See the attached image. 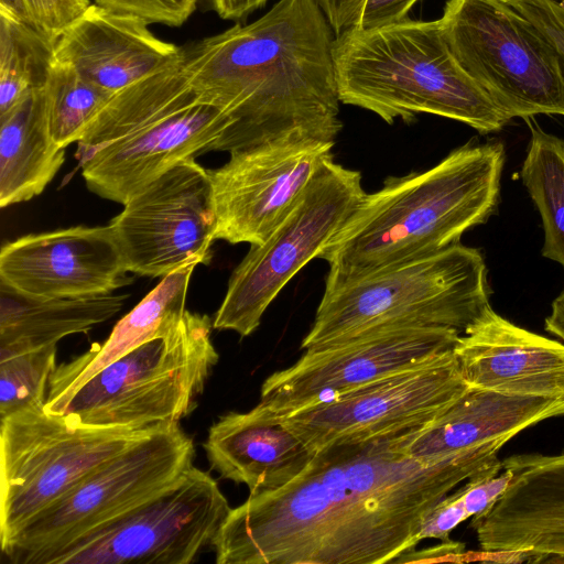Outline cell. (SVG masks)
<instances>
[{"label":"cell","instance_id":"cell-35","mask_svg":"<svg viewBox=\"0 0 564 564\" xmlns=\"http://www.w3.org/2000/svg\"><path fill=\"white\" fill-rule=\"evenodd\" d=\"M419 0H367L358 28H375L408 18Z\"/></svg>","mask_w":564,"mask_h":564},{"label":"cell","instance_id":"cell-9","mask_svg":"<svg viewBox=\"0 0 564 564\" xmlns=\"http://www.w3.org/2000/svg\"><path fill=\"white\" fill-rule=\"evenodd\" d=\"M160 425H85L47 411L45 404L0 419V546Z\"/></svg>","mask_w":564,"mask_h":564},{"label":"cell","instance_id":"cell-29","mask_svg":"<svg viewBox=\"0 0 564 564\" xmlns=\"http://www.w3.org/2000/svg\"><path fill=\"white\" fill-rule=\"evenodd\" d=\"M56 345L0 359V419L45 404Z\"/></svg>","mask_w":564,"mask_h":564},{"label":"cell","instance_id":"cell-26","mask_svg":"<svg viewBox=\"0 0 564 564\" xmlns=\"http://www.w3.org/2000/svg\"><path fill=\"white\" fill-rule=\"evenodd\" d=\"M523 120L531 138L521 180L542 218V254L564 268V140L545 132L533 117Z\"/></svg>","mask_w":564,"mask_h":564},{"label":"cell","instance_id":"cell-15","mask_svg":"<svg viewBox=\"0 0 564 564\" xmlns=\"http://www.w3.org/2000/svg\"><path fill=\"white\" fill-rule=\"evenodd\" d=\"M334 142L293 134L230 153L207 170L216 219L215 238L231 245H261L279 225Z\"/></svg>","mask_w":564,"mask_h":564},{"label":"cell","instance_id":"cell-36","mask_svg":"<svg viewBox=\"0 0 564 564\" xmlns=\"http://www.w3.org/2000/svg\"><path fill=\"white\" fill-rule=\"evenodd\" d=\"M464 543L447 540L420 551L415 547L411 549L397 557L393 563L456 561L464 555Z\"/></svg>","mask_w":564,"mask_h":564},{"label":"cell","instance_id":"cell-14","mask_svg":"<svg viewBox=\"0 0 564 564\" xmlns=\"http://www.w3.org/2000/svg\"><path fill=\"white\" fill-rule=\"evenodd\" d=\"M111 219L128 272L163 278L189 264H209L216 219L208 171L195 159L148 184Z\"/></svg>","mask_w":564,"mask_h":564},{"label":"cell","instance_id":"cell-18","mask_svg":"<svg viewBox=\"0 0 564 564\" xmlns=\"http://www.w3.org/2000/svg\"><path fill=\"white\" fill-rule=\"evenodd\" d=\"M512 478L484 513L473 517L482 551H527L531 562L564 563V453L502 460Z\"/></svg>","mask_w":564,"mask_h":564},{"label":"cell","instance_id":"cell-13","mask_svg":"<svg viewBox=\"0 0 564 564\" xmlns=\"http://www.w3.org/2000/svg\"><path fill=\"white\" fill-rule=\"evenodd\" d=\"M231 507L193 466L175 485L57 553L50 564H189L213 547Z\"/></svg>","mask_w":564,"mask_h":564},{"label":"cell","instance_id":"cell-10","mask_svg":"<svg viewBox=\"0 0 564 564\" xmlns=\"http://www.w3.org/2000/svg\"><path fill=\"white\" fill-rule=\"evenodd\" d=\"M438 20L456 62L510 119L564 116L558 56L510 0H448Z\"/></svg>","mask_w":564,"mask_h":564},{"label":"cell","instance_id":"cell-37","mask_svg":"<svg viewBox=\"0 0 564 564\" xmlns=\"http://www.w3.org/2000/svg\"><path fill=\"white\" fill-rule=\"evenodd\" d=\"M216 14L226 21H241L262 8L268 0H206Z\"/></svg>","mask_w":564,"mask_h":564},{"label":"cell","instance_id":"cell-32","mask_svg":"<svg viewBox=\"0 0 564 564\" xmlns=\"http://www.w3.org/2000/svg\"><path fill=\"white\" fill-rule=\"evenodd\" d=\"M556 52L564 73V7L555 0H510Z\"/></svg>","mask_w":564,"mask_h":564},{"label":"cell","instance_id":"cell-22","mask_svg":"<svg viewBox=\"0 0 564 564\" xmlns=\"http://www.w3.org/2000/svg\"><path fill=\"white\" fill-rule=\"evenodd\" d=\"M564 415V398L521 397L470 388L426 426L410 430L405 452L434 462L482 444L510 440L543 420Z\"/></svg>","mask_w":564,"mask_h":564},{"label":"cell","instance_id":"cell-34","mask_svg":"<svg viewBox=\"0 0 564 564\" xmlns=\"http://www.w3.org/2000/svg\"><path fill=\"white\" fill-rule=\"evenodd\" d=\"M335 36L358 28L367 0H315Z\"/></svg>","mask_w":564,"mask_h":564},{"label":"cell","instance_id":"cell-4","mask_svg":"<svg viewBox=\"0 0 564 564\" xmlns=\"http://www.w3.org/2000/svg\"><path fill=\"white\" fill-rule=\"evenodd\" d=\"M232 120L189 83L180 55L113 94L77 142L88 189L119 204L162 174L214 151Z\"/></svg>","mask_w":564,"mask_h":564},{"label":"cell","instance_id":"cell-12","mask_svg":"<svg viewBox=\"0 0 564 564\" xmlns=\"http://www.w3.org/2000/svg\"><path fill=\"white\" fill-rule=\"evenodd\" d=\"M468 389L449 350L280 419L316 454L426 426Z\"/></svg>","mask_w":564,"mask_h":564},{"label":"cell","instance_id":"cell-20","mask_svg":"<svg viewBox=\"0 0 564 564\" xmlns=\"http://www.w3.org/2000/svg\"><path fill=\"white\" fill-rule=\"evenodd\" d=\"M145 21L96 3L56 39L55 61L116 94L175 59L182 50L156 37Z\"/></svg>","mask_w":564,"mask_h":564},{"label":"cell","instance_id":"cell-3","mask_svg":"<svg viewBox=\"0 0 564 564\" xmlns=\"http://www.w3.org/2000/svg\"><path fill=\"white\" fill-rule=\"evenodd\" d=\"M503 163L500 141L467 143L424 172L388 177L318 253L329 268L325 286L458 243L495 210Z\"/></svg>","mask_w":564,"mask_h":564},{"label":"cell","instance_id":"cell-23","mask_svg":"<svg viewBox=\"0 0 564 564\" xmlns=\"http://www.w3.org/2000/svg\"><path fill=\"white\" fill-rule=\"evenodd\" d=\"M197 265L189 264L161 279L113 327L100 345L56 366L46 394L45 408L52 409L106 366L143 343L166 333L183 317L191 276Z\"/></svg>","mask_w":564,"mask_h":564},{"label":"cell","instance_id":"cell-16","mask_svg":"<svg viewBox=\"0 0 564 564\" xmlns=\"http://www.w3.org/2000/svg\"><path fill=\"white\" fill-rule=\"evenodd\" d=\"M459 335L444 327H389L304 350L292 366L264 380L260 403L279 417L291 415L453 350Z\"/></svg>","mask_w":564,"mask_h":564},{"label":"cell","instance_id":"cell-5","mask_svg":"<svg viewBox=\"0 0 564 564\" xmlns=\"http://www.w3.org/2000/svg\"><path fill=\"white\" fill-rule=\"evenodd\" d=\"M333 57L340 102L389 124L430 113L484 134L510 120L456 62L440 20L351 29L335 37Z\"/></svg>","mask_w":564,"mask_h":564},{"label":"cell","instance_id":"cell-19","mask_svg":"<svg viewBox=\"0 0 564 564\" xmlns=\"http://www.w3.org/2000/svg\"><path fill=\"white\" fill-rule=\"evenodd\" d=\"M470 388L564 398V344L527 330L489 306L453 348Z\"/></svg>","mask_w":564,"mask_h":564},{"label":"cell","instance_id":"cell-25","mask_svg":"<svg viewBox=\"0 0 564 564\" xmlns=\"http://www.w3.org/2000/svg\"><path fill=\"white\" fill-rule=\"evenodd\" d=\"M42 88L0 115L2 208L40 195L65 161V149L53 141L48 130Z\"/></svg>","mask_w":564,"mask_h":564},{"label":"cell","instance_id":"cell-28","mask_svg":"<svg viewBox=\"0 0 564 564\" xmlns=\"http://www.w3.org/2000/svg\"><path fill=\"white\" fill-rule=\"evenodd\" d=\"M112 95L83 77L72 66L54 61L42 88L53 141L63 149L77 143Z\"/></svg>","mask_w":564,"mask_h":564},{"label":"cell","instance_id":"cell-2","mask_svg":"<svg viewBox=\"0 0 564 564\" xmlns=\"http://www.w3.org/2000/svg\"><path fill=\"white\" fill-rule=\"evenodd\" d=\"M335 37L315 0H279L249 24L182 46L191 85L232 120L214 151L293 134L335 142Z\"/></svg>","mask_w":564,"mask_h":564},{"label":"cell","instance_id":"cell-31","mask_svg":"<svg viewBox=\"0 0 564 564\" xmlns=\"http://www.w3.org/2000/svg\"><path fill=\"white\" fill-rule=\"evenodd\" d=\"M199 0H95L110 11L137 17L147 23L181 26L196 10Z\"/></svg>","mask_w":564,"mask_h":564},{"label":"cell","instance_id":"cell-38","mask_svg":"<svg viewBox=\"0 0 564 564\" xmlns=\"http://www.w3.org/2000/svg\"><path fill=\"white\" fill-rule=\"evenodd\" d=\"M545 330L564 340V290L552 303L551 314L545 318Z\"/></svg>","mask_w":564,"mask_h":564},{"label":"cell","instance_id":"cell-27","mask_svg":"<svg viewBox=\"0 0 564 564\" xmlns=\"http://www.w3.org/2000/svg\"><path fill=\"white\" fill-rule=\"evenodd\" d=\"M55 41L0 9V115L41 89L55 61Z\"/></svg>","mask_w":564,"mask_h":564},{"label":"cell","instance_id":"cell-6","mask_svg":"<svg viewBox=\"0 0 564 564\" xmlns=\"http://www.w3.org/2000/svg\"><path fill=\"white\" fill-rule=\"evenodd\" d=\"M489 306L484 257L458 242L325 286L301 349H321L389 327H444L463 334Z\"/></svg>","mask_w":564,"mask_h":564},{"label":"cell","instance_id":"cell-39","mask_svg":"<svg viewBox=\"0 0 564 564\" xmlns=\"http://www.w3.org/2000/svg\"><path fill=\"white\" fill-rule=\"evenodd\" d=\"M558 4H561L562 7H564V0H555Z\"/></svg>","mask_w":564,"mask_h":564},{"label":"cell","instance_id":"cell-24","mask_svg":"<svg viewBox=\"0 0 564 564\" xmlns=\"http://www.w3.org/2000/svg\"><path fill=\"white\" fill-rule=\"evenodd\" d=\"M128 294L36 297L0 282V359L56 345L113 317Z\"/></svg>","mask_w":564,"mask_h":564},{"label":"cell","instance_id":"cell-17","mask_svg":"<svg viewBox=\"0 0 564 564\" xmlns=\"http://www.w3.org/2000/svg\"><path fill=\"white\" fill-rule=\"evenodd\" d=\"M109 225L31 234L4 243L0 282L36 297L110 294L133 282Z\"/></svg>","mask_w":564,"mask_h":564},{"label":"cell","instance_id":"cell-33","mask_svg":"<svg viewBox=\"0 0 564 564\" xmlns=\"http://www.w3.org/2000/svg\"><path fill=\"white\" fill-rule=\"evenodd\" d=\"M464 501L462 487L444 497L425 517L419 535L420 542L425 539L449 540L451 532L463 521L469 519Z\"/></svg>","mask_w":564,"mask_h":564},{"label":"cell","instance_id":"cell-30","mask_svg":"<svg viewBox=\"0 0 564 564\" xmlns=\"http://www.w3.org/2000/svg\"><path fill=\"white\" fill-rule=\"evenodd\" d=\"M90 4L89 0H0L1 10L12 13L53 41Z\"/></svg>","mask_w":564,"mask_h":564},{"label":"cell","instance_id":"cell-1","mask_svg":"<svg viewBox=\"0 0 564 564\" xmlns=\"http://www.w3.org/2000/svg\"><path fill=\"white\" fill-rule=\"evenodd\" d=\"M409 431L328 447L284 487L249 495L215 540L216 563H393L420 543L444 497L502 465L498 452L510 441L423 462L405 452Z\"/></svg>","mask_w":564,"mask_h":564},{"label":"cell","instance_id":"cell-8","mask_svg":"<svg viewBox=\"0 0 564 564\" xmlns=\"http://www.w3.org/2000/svg\"><path fill=\"white\" fill-rule=\"evenodd\" d=\"M194 458V442L180 423L161 424L88 474L1 552L14 564H50L67 546L175 485Z\"/></svg>","mask_w":564,"mask_h":564},{"label":"cell","instance_id":"cell-7","mask_svg":"<svg viewBox=\"0 0 564 564\" xmlns=\"http://www.w3.org/2000/svg\"><path fill=\"white\" fill-rule=\"evenodd\" d=\"M208 315L185 311L166 333L119 357L47 410L85 425L180 423L219 360Z\"/></svg>","mask_w":564,"mask_h":564},{"label":"cell","instance_id":"cell-21","mask_svg":"<svg viewBox=\"0 0 564 564\" xmlns=\"http://www.w3.org/2000/svg\"><path fill=\"white\" fill-rule=\"evenodd\" d=\"M220 478L243 484L249 495L280 489L295 479L315 454L262 403L226 413L203 444Z\"/></svg>","mask_w":564,"mask_h":564},{"label":"cell","instance_id":"cell-11","mask_svg":"<svg viewBox=\"0 0 564 564\" xmlns=\"http://www.w3.org/2000/svg\"><path fill=\"white\" fill-rule=\"evenodd\" d=\"M366 192L361 174L325 161L279 225L234 270L213 327L251 335L289 281L348 220Z\"/></svg>","mask_w":564,"mask_h":564}]
</instances>
